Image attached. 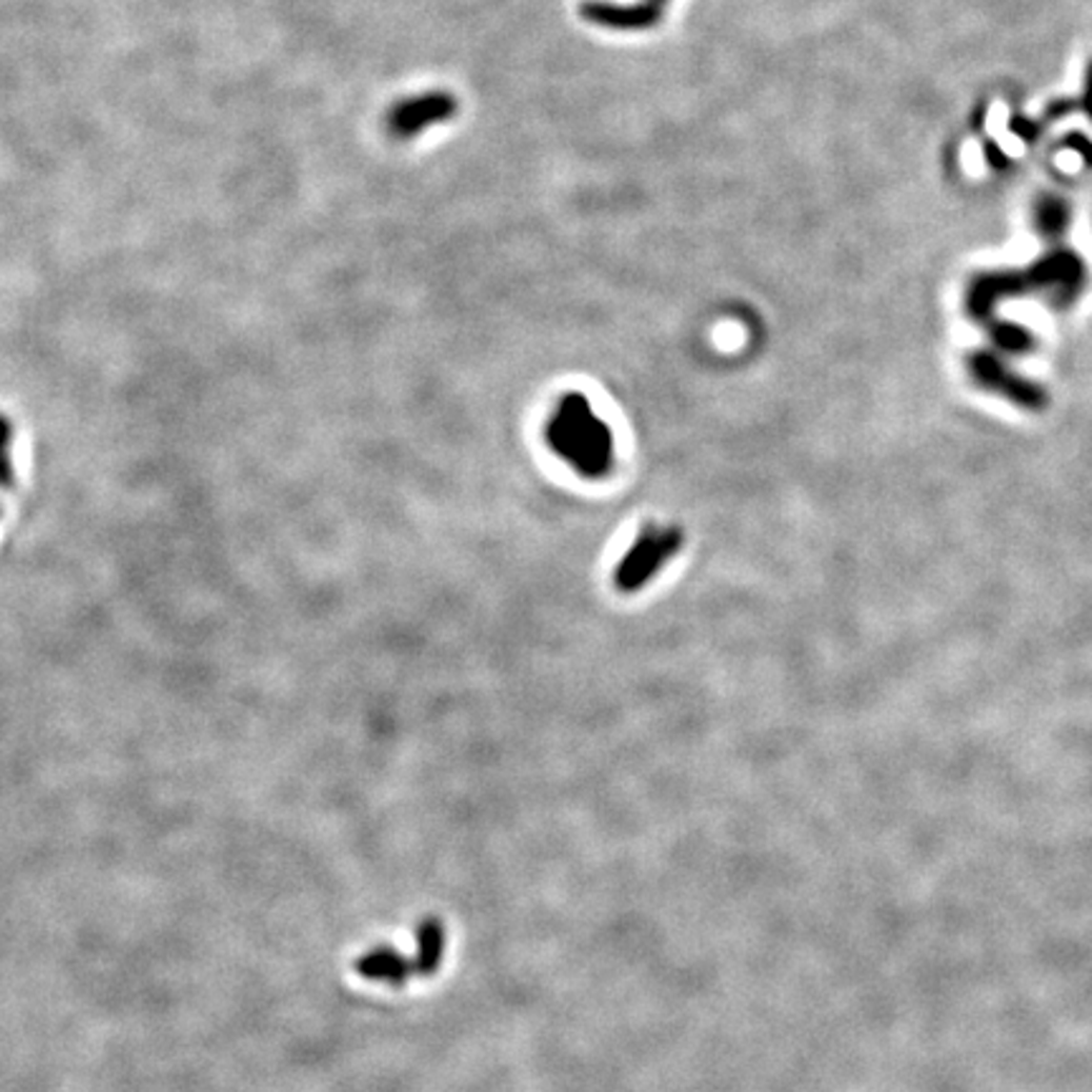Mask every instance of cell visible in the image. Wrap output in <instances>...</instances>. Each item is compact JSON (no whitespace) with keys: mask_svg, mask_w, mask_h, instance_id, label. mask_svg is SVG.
<instances>
[{"mask_svg":"<svg viewBox=\"0 0 1092 1092\" xmlns=\"http://www.w3.org/2000/svg\"><path fill=\"white\" fill-rule=\"evenodd\" d=\"M418 938H420L418 974H430V971L438 966V962H441V951H443L441 926H438L436 921H428V924L420 926Z\"/></svg>","mask_w":1092,"mask_h":1092,"instance_id":"cell-6","label":"cell"},{"mask_svg":"<svg viewBox=\"0 0 1092 1092\" xmlns=\"http://www.w3.org/2000/svg\"><path fill=\"white\" fill-rule=\"evenodd\" d=\"M8 476V430L0 423V481Z\"/></svg>","mask_w":1092,"mask_h":1092,"instance_id":"cell-10","label":"cell"},{"mask_svg":"<svg viewBox=\"0 0 1092 1092\" xmlns=\"http://www.w3.org/2000/svg\"><path fill=\"white\" fill-rule=\"evenodd\" d=\"M1079 104L1075 102H1054L1050 109H1047V115L1050 117H1063V115H1070V112H1075Z\"/></svg>","mask_w":1092,"mask_h":1092,"instance_id":"cell-12","label":"cell"},{"mask_svg":"<svg viewBox=\"0 0 1092 1092\" xmlns=\"http://www.w3.org/2000/svg\"><path fill=\"white\" fill-rule=\"evenodd\" d=\"M1070 221V208H1067L1065 200L1059 198H1045L1037 205V228L1047 236H1057L1067 228Z\"/></svg>","mask_w":1092,"mask_h":1092,"instance_id":"cell-7","label":"cell"},{"mask_svg":"<svg viewBox=\"0 0 1092 1092\" xmlns=\"http://www.w3.org/2000/svg\"><path fill=\"white\" fill-rule=\"evenodd\" d=\"M683 529L675 524H645L614 567V587L627 594L645 589L675 560L683 549Z\"/></svg>","mask_w":1092,"mask_h":1092,"instance_id":"cell-2","label":"cell"},{"mask_svg":"<svg viewBox=\"0 0 1092 1092\" xmlns=\"http://www.w3.org/2000/svg\"><path fill=\"white\" fill-rule=\"evenodd\" d=\"M670 0H635V3H612V0H587L582 3L580 14L592 26L607 31H648L661 23Z\"/></svg>","mask_w":1092,"mask_h":1092,"instance_id":"cell-3","label":"cell"},{"mask_svg":"<svg viewBox=\"0 0 1092 1092\" xmlns=\"http://www.w3.org/2000/svg\"><path fill=\"white\" fill-rule=\"evenodd\" d=\"M1083 106H1085V112H1088V115L1092 117V68H1090V77H1088V94H1085Z\"/></svg>","mask_w":1092,"mask_h":1092,"instance_id":"cell-13","label":"cell"},{"mask_svg":"<svg viewBox=\"0 0 1092 1092\" xmlns=\"http://www.w3.org/2000/svg\"><path fill=\"white\" fill-rule=\"evenodd\" d=\"M1063 147H1072V149H1077V153L1083 155L1085 165L1092 167V142L1088 140V137L1079 135V132H1072V135H1067V137H1065Z\"/></svg>","mask_w":1092,"mask_h":1092,"instance_id":"cell-8","label":"cell"},{"mask_svg":"<svg viewBox=\"0 0 1092 1092\" xmlns=\"http://www.w3.org/2000/svg\"><path fill=\"white\" fill-rule=\"evenodd\" d=\"M458 112V102L453 94L445 92H428L418 97L403 99L390 112V129L400 140H410L420 132L436 127V124L448 122Z\"/></svg>","mask_w":1092,"mask_h":1092,"instance_id":"cell-4","label":"cell"},{"mask_svg":"<svg viewBox=\"0 0 1092 1092\" xmlns=\"http://www.w3.org/2000/svg\"><path fill=\"white\" fill-rule=\"evenodd\" d=\"M544 441L582 479L600 481L612 473L618 458L614 432L582 392L564 395L557 403L546 420Z\"/></svg>","mask_w":1092,"mask_h":1092,"instance_id":"cell-1","label":"cell"},{"mask_svg":"<svg viewBox=\"0 0 1092 1092\" xmlns=\"http://www.w3.org/2000/svg\"><path fill=\"white\" fill-rule=\"evenodd\" d=\"M984 153H987V160H989V165H994L996 169H1004V167H1007V165H1009L1007 155H1004V153H1002V149H999V147H996V144H994V142H987V144H984Z\"/></svg>","mask_w":1092,"mask_h":1092,"instance_id":"cell-11","label":"cell"},{"mask_svg":"<svg viewBox=\"0 0 1092 1092\" xmlns=\"http://www.w3.org/2000/svg\"><path fill=\"white\" fill-rule=\"evenodd\" d=\"M1009 127H1012L1016 135L1025 137V140H1029V142L1037 140V135H1039V127H1034L1032 122H1027V119H1022V117H1012Z\"/></svg>","mask_w":1092,"mask_h":1092,"instance_id":"cell-9","label":"cell"},{"mask_svg":"<svg viewBox=\"0 0 1092 1092\" xmlns=\"http://www.w3.org/2000/svg\"><path fill=\"white\" fill-rule=\"evenodd\" d=\"M362 976L378 978V982H390V984H403L410 976V964L392 949H378L369 956L360 958L357 964Z\"/></svg>","mask_w":1092,"mask_h":1092,"instance_id":"cell-5","label":"cell"}]
</instances>
